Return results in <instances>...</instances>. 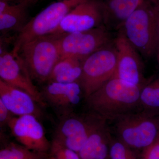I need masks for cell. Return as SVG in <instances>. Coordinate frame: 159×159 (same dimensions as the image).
<instances>
[{"label":"cell","mask_w":159,"mask_h":159,"mask_svg":"<svg viewBox=\"0 0 159 159\" xmlns=\"http://www.w3.org/2000/svg\"><path fill=\"white\" fill-rule=\"evenodd\" d=\"M143 87L111 78L86 98V102L92 111L106 119H116L137 106Z\"/></svg>","instance_id":"6da1fadb"},{"label":"cell","mask_w":159,"mask_h":159,"mask_svg":"<svg viewBox=\"0 0 159 159\" xmlns=\"http://www.w3.org/2000/svg\"><path fill=\"white\" fill-rule=\"evenodd\" d=\"M121 29L139 53L146 57L153 55L159 46L156 4L146 0L125 20Z\"/></svg>","instance_id":"7a4b0ae2"},{"label":"cell","mask_w":159,"mask_h":159,"mask_svg":"<svg viewBox=\"0 0 159 159\" xmlns=\"http://www.w3.org/2000/svg\"><path fill=\"white\" fill-rule=\"evenodd\" d=\"M18 54L32 80L39 83L47 82L61 57L58 36L51 34L31 40L21 47Z\"/></svg>","instance_id":"3957f363"},{"label":"cell","mask_w":159,"mask_h":159,"mask_svg":"<svg viewBox=\"0 0 159 159\" xmlns=\"http://www.w3.org/2000/svg\"><path fill=\"white\" fill-rule=\"evenodd\" d=\"M86 0H58L32 18L19 32L11 52L18 54L24 44L40 36L52 34L70 11Z\"/></svg>","instance_id":"277c9868"},{"label":"cell","mask_w":159,"mask_h":159,"mask_svg":"<svg viewBox=\"0 0 159 159\" xmlns=\"http://www.w3.org/2000/svg\"><path fill=\"white\" fill-rule=\"evenodd\" d=\"M117 62V51L114 43L99 49L83 61L78 83L85 99L111 79Z\"/></svg>","instance_id":"5b68a950"},{"label":"cell","mask_w":159,"mask_h":159,"mask_svg":"<svg viewBox=\"0 0 159 159\" xmlns=\"http://www.w3.org/2000/svg\"><path fill=\"white\" fill-rule=\"evenodd\" d=\"M116 120L120 141L130 148L143 150L159 135V119L152 112L130 113Z\"/></svg>","instance_id":"8992f818"},{"label":"cell","mask_w":159,"mask_h":159,"mask_svg":"<svg viewBox=\"0 0 159 159\" xmlns=\"http://www.w3.org/2000/svg\"><path fill=\"white\" fill-rule=\"evenodd\" d=\"M107 119L92 111L82 115L62 116L54 139L78 153L92 134L106 125Z\"/></svg>","instance_id":"52a82bcc"},{"label":"cell","mask_w":159,"mask_h":159,"mask_svg":"<svg viewBox=\"0 0 159 159\" xmlns=\"http://www.w3.org/2000/svg\"><path fill=\"white\" fill-rule=\"evenodd\" d=\"M57 36L61 58L74 57L82 61L91 54L112 42L111 35L108 29L104 25L87 31Z\"/></svg>","instance_id":"ba28073f"},{"label":"cell","mask_w":159,"mask_h":159,"mask_svg":"<svg viewBox=\"0 0 159 159\" xmlns=\"http://www.w3.org/2000/svg\"><path fill=\"white\" fill-rule=\"evenodd\" d=\"M0 79L26 92L42 107L47 105L42 94L32 81L27 67L18 54L1 49Z\"/></svg>","instance_id":"9c48e42d"},{"label":"cell","mask_w":159,"mask_h":159,"mask_svg":"<svg viewBox=\"0 0 159 159\" xmlns=\"http://www.w3.org/2000/svg\"><path fill=\"white\" fill-rule=\"evenodd\" d=\"M102 25L103 16L99 0H86L70 11L52 34L62 35Z\"/></svg>","instance_id":"30bf717a"},{"label":"cell","mask_w":159,"mask_h":159,"mask_svg":"<svg viewBox=\"0 0 159 159\" xmlns=\"http://www.w3.org/2000/svg\"><path fill=\"white\" fill-rule=\"evenodd\" d=\"M18 142L30 150L47 153L51 144L37 117L31 115L13 117L7 124Z\"/></svg>","instance_id":"8fae6325"},{"label":"cell","mask_w":159,"mask_h":159,"mask_svg":"<svg viewBox=\"0 0 159 159\" xmlns=\"http://www.w3.org/2000/svg\"><path fill=\"white\" fill-rule=\"evenodd\" d=\"M117 51L116 69L112 78H117L131 84L143 86V64L138 51L121 31L114 40Z\"/></svg>","instance_id":"7c38bea8"},{"label":"cell","mask_w":159,"mask_h":159,"mask_svg":"<svg viewBox=\"0 0 159 159\" xmlns=\"http://www.w3.org/2000/svg\"><path fill=\"white\" fill-rule=\"evenodd\" d=\"M41 93L46 103L61 112L63 116L71 113V110L79 103L82 91L77 82H52L48 83Z\"/></svg>","instance_id":"4fadbf2b"},{"label":"cell","mask_w":159,"mask_h":159,"mask_svg":"<svg viewBox=\"0 0 159 159\" xmlns=\"http://www.w3.org/2000/svg\"><path fill=\"white\" fill-rule=\"evenodd\" d=\"M0 100L12 114L17 116L40 115L36 102L29 95L0 79Z\"/></svg>","instance_id":"5bb4252c"},{"label":"cell","mask_w":159,"mask_h":159,"mask_svg":"<svg viewBox=\"0 0 159 159\" xmlns=\"http://www.w3.org/2000/svg\"><path fill=\"white\" fill-rule=\"evenodd\" d=\"M146 0H99L103 25L107 29L122 28L125 20Z\"/></svg>","instance_id":"9a60e30c"},{"label":"cell","mask_w":159,"mask_h":159,"mask_svg":"<svg viewBox=\"0 0 159 159\" xmlns=\"http://www.w3.org/2000/svg\"><path fill=\"white\" fill-rule=\"evenodd\" d=\"M31 5L26 3L11 5L0 1V31L6 34L11 31L19 32L25 25L27 11Z\"/></svg>","instance_id":"2e32d148"},{"label":"cell","mask_w":159,"mask_h":159,"mask_svg":"<svg viewBox=\"0 0 159 159\" xmlns=\"http://www.w3.org/2000/svg\"><path fill=\"white\" fill-rule=\"evenodd\" d=\"M110 135L106 125L92 134L78 154L80 159H110Z\"/></svg>","instance_id":"e0dca14e"},{"label":"cell","mask_w":159,"mask_h":159,"mask_svg":"<svg viewBox=\"0 0 159 159\" xmlns=\"http://www.w3.org/2000/svg\"><path fill=\"white\" fill-rule=\"evenodd\" d=\"M82 62L76 57L60 58L52 70L47 83L78 82L82 72Z\"/></svg>","instance_id":"ac0fdd59"},{"label":"cell","mask_w":159,"mask_h":159,"mask_svg":"<svg viewBox=\"0 0 159 159\" xmlns=\"http://www.w3.org/2000/svg\"><path fill=\"white\" fill-rule=\"evenodd\" d=\"M47 153L30 150L25 147L11 143L0 151V159H46Z\"/></svg>","instance_id":"d6986e66"},{"label":"cell","mask_w":159,"mask_h":159,"mask_svg":"<svg viewBox=\"0 0 159 159\" xmlns=\"http://www.w3.org/2000/svg\"><path fill=\"white\" fill-rule=\"evenodd\" d=\"M140 102L151 111L159 109V77L143 87L140 94Z\"/></svg>","instance_id":"ffe728a7"},{"label":"cell","mask_w":159,"mask_h":159,"mask_svg":"<svg viewBox=\"0 0 159 159\" xmlns=\"http://www.w3.org/2000/svg\"><path fill=\"white\" fill-rule=\"evenodd\" d=\"M50 151V159H80L78 153L54 139L51 144Z\"/></svg>","instance_id":"44dd1931"},{"label":"cell","mask_w":159,"mask_h":159,"mask_svg":"<svg viewBox=\"0 0 159 159\" xmlns=\"http://www.w3.org/2000/svg\"><path fill=\"white\" fill-rule=\"evenodd\" d=\"M110 157V159H137L130 147L120 140L111 142Z\"/></svg>","instance_id":"7402d4cb"},{"label":"cell","mask_w":159,"mask_h":159,"mask_svg":"<svg viewBox=\"0 0 159 159\" xmlns=\"http://www.w3.org/2000/svg\"><path fill=\"white\" fill-rule=\"evenodd\" d=\"M142 150V159H159V135L151 145Z\"/></svg>","instance_id":"603a6c76"},{"label":"cell","mask_w":159,"mask_h":159,"mask_svg":"<svg viewBox=\"0 0 159 159\" xmlns=\"http://www.w3.org/2000/svg\"><path fill=\"white\" fill-rule=\"evenodd\" d=\"M11 112L9 111L6 106L0 100V123L1 126L8 124L10 119L12 118Z\"/></svg>","instance_id":"cb8c5ba5"},{"label":"cell","mask_w":159,"mask_h":159,"mask_svg":"<svg viewBox=\"0 0 159 159\" xmlns=\"http://www.w3.org/2000/svg\"><path fill=\"white\" fill-rule=\"evenodd\" d=\"M0 1H4L6 2H16L17 3H26L31 5H33L34 3L37 2L38 0H0Z\"/></svg>","instance_id":"d4e9b609"},{"label":"cell","mask_w":159,"mask_h":159,"mask_svg":"<svg viewBox=\"0 0 159 159\" xmlns=\"http://www.w3.org/2000/svg\"><path fill=\"white\" fill-rule=\"evenodd\" d=\"M157 5V23L158 30L159 34V4Z\"/></svg>","instance_id":"484cf974"},{"label":"cell","mask_w":159,"mask_h":159,"mask_svg":"<svg viewBox=\"0 0 159 159\" xmlns=\"http://www.w3.org/2000/svg\"><path fill=\"white\" fill-rule=\"evenodd\" d=\"M149 1L154 4H158L159 3V0H149Z\"/></svg>","instance_id":"4316f807"},{"label":"cell","mask_w":159,"mask_h":159,"mask_svg":"<svg viewBox=\"0 0 159 159\" xmlns=\"http://www.w3.org/2000/svg\"></svg>","instance_id":"83f0119b"}]
</instances>
